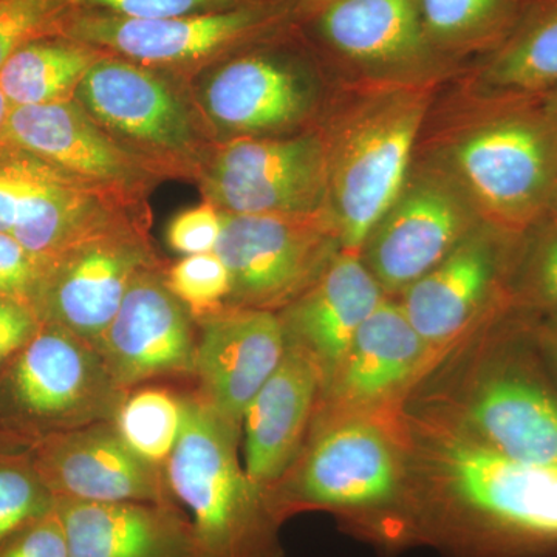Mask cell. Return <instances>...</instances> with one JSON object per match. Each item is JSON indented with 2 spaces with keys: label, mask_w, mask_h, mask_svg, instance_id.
<instances>
[{
  "label": "cell",
  "mask_w": 557,
  "mask_h": 557,
  "mask_svg": "<svg viewBox=\"0 0 557 557\" xmlns=\"http://www.w3.org/2000/svg\"><path fill=\"white\" fill-rule=\"evenodd\" d=\"M398 424L417 544L449 557H557V467L497 453L443 410Z\"/></svg>",
  "instance_id": "obj_1"
},
{
  "label": "cell",
  "mask_w": 557,
  "mask_h": 557,
  "mask_svg": "<svg viewBox=\"0 0 557 557\" xmlns=\"http://www.w3.org/2000/svg\"><path fill=\"white\" fill-rule=\"evenodd\" d=\"M412 160L448 175L491 228L519 236L547 214L557 185V115L542 95L443 84Z\"/></svg>",
  "instance_id": "obj_2"
},
{
  "label": "cell",
  "mask_w": 557,
  "mask_h": 557,
  "mask_svg": "<svg viewBox=\"0 0 557 557\" xmlns=\"http://www.w3.org/2000/svg\"><path fill=\"white\" fill-rule=\"evenodd\" d=\"M269 500L282 522L329 511L381 547L416 544L401 443L372 412H314L298 458Z\"/></svg>",
  "instance_id": "obj_3"
},
{
  "label": "cell",
  "mask_w": 557,
  "mask_h": 557,
  "mask_svg": "<svg viewBox=\"0 0 557 557\" xmlns=\"http://www.w3.org/2000/svg\"><path fill=\"white\" fill-rule=\"evenodd\" d=\"M442 86H336L319 129L327 152V209L346 251L359 252L397 196Z\"/></svg>",
  "instance_id": "obj_4"
},
{
  "label": "cell",
  "mask_w": 557,
  "mask_h": 557,
  "mask_svg": "<svg viewBox=\"0 0 557 557\" xmlns=\"http://www.w3.org/2000/svg\"><path fill=\"white\" fill-rule=\"evenodd\" d=\"M215 141L288 137L321 123L336 86L295 24L190 83Z\"/></svg>",
  "instance_id": "obj_5"
},
{
  "label": "cell",
  "mask_w": 557,
  "mask_h": 557,
  "mask_svg": "<svg viewBox=\"0 0 557 557\" xmlns=\"http://www.w3.org/2000/svg\"><path fill=\"white\" fill-rule=\"evenodd\" d=\"M182 395L185 421L164 471L172 494L188 508L200 557H284V522L242 468L240 431L194 388Z\"/></svg>",
  "instance_id": "obj_6"
},
{
  "label": "cell",
  "mask_w": 557,
  "mask_h": 557,
  "mask_svg": "<svg viewBox=\"0 0 557 557\" xmlns=\"http://www.w3.org/2000/svg\"><path fill=\"white\" fill-rule=\"evenodd\" d=\"M73 100L161 180L197 183L219 145L189 83L123 58L98 61Z\"/></svg>",
  "instance_id": "obj_7"
},
{
  "label": "cell",
  "mask_w": 557,
  "mask_h": 557,
  "mask_svg": "<svg viewBox=\"0 0 557 557\" xmlns=\"http://www.w3.org/2000/svg\"><path fill=\"white\" fill-rule=\"evenodd\" d=\"M127 394L97 348L42 322L0 372V445L30 450L51 435L113 421Z\"/></svg>",
  "instance_id": "obj_8"
},
{
  "label": "cell",
  "mask_w": 557,
  "mask_h": 557,
  "mask_svg": "<svg viewBox=\"0 0 557 557\" xmlns=\"http://www.w3.org/2000/svg\"><path fill=\"white\" fill-rule=\"evenodd\" d=\"M296 27L338 87L442 86L461 73L432 49L417 0H302Z\"/></svg>",
  "instance_id": "obj_9"
},
{
  "label": "cell",
  "mask_w": 557,
  "mask_h": 557,
  "mask_svg": "<svg viewBox=\"0 0 557 557\" xmlns=\"http://www.w3.org/2000/svg\"><path fill=\"white\" fill-rule=\"evenodd\" d=\"M300 3L258 0L234 10L150 21L75 11L62 35L190 84L211 65L295 24Z\"/></svg>",
  "instance_id": "obj_10"
},
{
  "label": "cell",
  "mask_w": 557,
  "mask_h": 557,
  "mask_svg": "<svg viewBox=\"0 0 557 557\" xmlns=\"http://www.w3.org/2000/svg\"><path fill=\"white\" fill-rule=\"evenodd\" d=\"M500 344L449 409L486 446L527 463L557 467V384L534 350L519 310Z\"/></svg>",
  "instance_id": "obj_11"
},
{
  "label": "cell",
  "mask_w": 557,
  "mask_h": 557,
  "mask_svg": "<svg viewBox=\"0 0 557 557\" xmlns=\"http://www.w3.org/2000/svg\"><path fill=\"white\" fill-rule=\"evenodd\" d=\"M222 220L215 252L230 271L225 307L234 309H287L344 249L329 209L306 214L222 212Z\"/></svg>",
  "instance_id": "obj_12"
},
{
  "label": "cell",
  "mask_w": 557,
  "mask_h": 557,
  "mask_svg": "<svg viewBox=\"0 0 557 557\" xmlns=\"http://www.w3.org/2000/svg\"><path fill=\"white\" fill-rule=\"evenodd\" d=\"M483 225L448 175L412 160L401 188L369 231L359 256L386 296L397 298Z\"/></svg>",
  "instance_id": "obj_13"
},
{
  "label": "cell",
  "mask_w": 557,
  "mask_h": 557,
  "mask_svg": "<svg viewBox=\"0 0 557 557\" xmlns=\"http://www.w3.org/2000/svg\"><path fill=\"white\" fill-rule=\"evenodd\" d=\"M196 185L205 200L228 214L327 209V152L321 129L219 143Z\"/></svg>",
  "instance_id": "obj_14"
},
{
  "label": "cell",
  "mask_w": 557,
  "mask_h": 557,
  "mask_svg": "<svg viewBox=\"0 0 557 557\" xmlns=\"http://www.w3.org/2000/svg\"><path fill=\"white\" fill-rule=\"evenodd\" d=\"M149 230H120L51 259L33 304L40 321L95 346L139 278L170 265Z\"/></svg>",
  "instance_id": "obj_15"
},
{
  "label": "cell",
  "mask_w": 557,
  "mask_h": 557,
  "mask_svg": "<svg viewBox=\"0 0 557 557\" xmlns=\"http://www.w3.org/2000/svg\"><path fill=\"white\" fill-rule=\"evenodd\" d=\"M516 237L480 226L395 298L429 346L448 343L509 309L507 273Z\"/></svg>",
  "instance_id": "obj_16"
},
{
  "label": "cell",
  "mask_w": 557,
  "mask_h": 557,
  "mask_svg": "<svg viewBox=\"0 0 557 557\" xmlns=\"http://www.w3.org/2000/svg\"><path fill=\"white\" fill-rule=\"evenodd\" d=\"M166 269L139 278L94 346L129 392L152 381L194 379L197 324L164 284Z\"/></svg>",
  "instance_id": "obj_17"
},
{
  "label": "cell",
  "mask_w": 557,
  "mask_h": 557,
  "mask_svg": "<svg viewBox=\"0 0 557 557\" xmlns=\"http://www.w3.org/2000/svg\"><path fill=\"white\" fill-rule=\"evenodd\" d=\"M197 395L231 428L278 368L288 341L274 311L223 307L197 319Z\"/></svg>",
  "instance_id": "obj_18"
},
{
  "label": "cell",
  "mask_w": 557,
  "mask_h": 557,
  "mask_svg": "<svg viewBox=\"0 0 557 557\" xmlns=\"http://www.w3.org/2000/svg\"><path fill=\"white\" fill-rule=\"evenodd\" d=\"M28 453L57 500L180 505L164 468L137 456L112 421L51 435Z\"/></svg>",
  "instance_id": "obj_19"
},
{
  "label": "cell",
  "mask_w": 557,
  "mask_h": 557,
  "mask_svg": "<svg viewBox=\"0 0 557 557\" xmlns=\"http://www.w3.org/2000/svg\"><path fill=\"white\" fill-rule=\"evenodd\" d=\"M0 143L86 182L143 199L163 182L113 141L75 100L11 108Z\"/></svg>",
  "instance_id": "obj_20"
},
{
  "label": "cell",
  "mask_w": 557,
  "mask_h": 557,
  "mask_svg": "<svg viewBox=\"0 0 557 557\" xmlns=\"http://www.w3.org/2000/svg\"><path fill=\"white\" fill-rule=\"evenodd\" d=\"M322 387L317 362L288 343L281 364L245 410V471L267 496L298 458Z\"/></svg>",
  "instance_id": "obj_21"
},
{
  "label": "cell",
  "mask_w": 557,
  "mask_h": 557,
  "mask_svg": "<svg viewBox=\"0 0 557 557\" xmlns=\"http://www.w3.org/2000/svg\"><path fill=\"white\" fill-rule=\"evenodd\" d=\"M431 347L410 324L398 300L384 299L358 330L343 361L322 388L314 412H372L412 379Z\"/></svg>",
  "instance_id": "obj_22"
},
{
  "label": "cell",
  "mask_w": 557,
  "mask_h": 557,
  "mask_svg": "<svg viewBox=\"0 0 557 557\" xmlns=\"http://www.w3.org/2000/svg\"><path fill=\"white\" fill-rule=\"evenodd\" d=\"M69 557H200L182 505L57 500Z\"/></svg>",
  "instance_id": "obj_23"
},
{
  "label": "cell",
  "mask_w": 557,
  "mask_h": 557,
  "mask_svg": "<svg viewBox=\"0 0 557 557\" xmlns=\"http://www.w3.org/2000/svg\"><path fill=\"white\" fill-rule=\"evenodd\" d=\"M386 298L359 252L343 249L324 274L277 314L288 343L317 362L325 386L358 330Z\"/></svg>",
  "instance_id": "obj_24"
},
{
  "label": "cell",
  "mask_w": 557,
  "mask_h": 557,
  "mask_svg": "<svg viewBox=\"0 0 557 557\" xmlns=\"http://www.w3.org/2000/svg\"><path fill=\"white\" fill-rule=\"evenodd\" d=\"M469 89L545 95L557 87V0H525L504 42L456 76Z\"/></svg>",
  "instance_id": "obj_25"
},
{
  "label": "cell",
  "mask_w": 557,
  "mask_h": 557,
  "mask_svg": "<svg viewBox=\"0 0 557 557\" xmlns=\"http://www.w3.org/2000/svg\"><path fill=\"white\" fill-rule=\"evenodd\" d=\"M104 57V51L70 36L36 39L14 51L0 67V89L13 108L70 101Z\"/></svg>",
  "instance_id": "obj_26"
},
{
  "label": "cell",
  "mask_w": 557,
  "mask_h": 557,
  "mask_svg": "<svg viewBox=\"0 0 557 557\" xmlns=\"http://www.w3.org/2000/svg\"><path fill=\"white\" fill-rule=\"evenodd\" d=\"M525 0H417L432 49L460 70L497 49L515 27Z\"/></svg>",
  "instance_id": "obj_27"
},
{
  "label": "cell",
  "mask_w": 557,
  "mask_h": 557,
  "mask_svg": "<svg viewBox=\"0 0 557 557\" xmlns=\"http://www.w3.org/2000/svg\"><path fill=\"white\" fill-rule=\"evenodd\" d=\"M75 175L0 143V233L35 247L58 194Z\"/></svg>",
  "instance_id": "obj_28"
},
{
  "label": "cell",
  "mask_w": 557,
  "mask_h": 557,
  "mask_svg": "<svg viewBox=\"0 0 557 557\" xmlns=\"http://www.w3.org/2000/svg\"><path fill=\"white\" fill-rule=\"evenodd\" d=\"M183 421L182 392L141 386L126 395L112 423L137 456L164 468L177 446Z\"/></svg>",
  "instance_id": "obj_29"
},
{
  "label": "cell",
  "mask_w": 557,
  "mask_h": 557,
  "mask_svg": "<svg viewBox=\"0 0 557 557\" xmlns=\"http://www.w3.org/2000/svg\"><path fill=\"white\" fill-rule=\"evenodd\" d=\"M507 298L509 309L557 310V219L548 212L512 244Z\"/></svg>",
  "instance_id": "obj_30"
},
{
  "label": "cell",
  "mask_w": 557,
  "mask_h": 557,
  "mask_svg": "<svg viewBox=\"0 0 557 557\" xmlns=\"http://www.w3.org/2000/svg\"><path fill=\"white\" fill-rule=\"evenodd\" d=\"M57 511L28 450L0 445V544Z\"/></svg>",
  "instance_id": "obj_31"
},
{
  "label": "cell",
  "mask_w": 557,
  "mask_h": 557,
  "mask_svg": "<svg viewBox=\"0 0 557 557\" xmlns=\"http://www.w3.org/2000/svg\"><path fill=\"white\" fill-rule=\"evenodd\" d=\"M164 284L194 321L222 310L231 295L230 271L215 251L183 256L170 263Z\"/></svg>",
  "instance_id": "obj_32"
},
{
  "label": "cell",
  "mask_w": 557,
  "mask_h": 557,
  "mask_svg": "<svg viewBox=\"0 0 557 557\" xmlns=\"http://www.w3.org/2000/svg\"><path fill=\"white\" fill-rule=\"evenodd\" d=\"M73 0H0V67L33 40L62 35Z\"/></svg>",
  "instance_id": "obj_33"
},
{
  "label": "cell",
  "mask_w": 557,
  "mask_h": 557,
  "mask_svg": "<svg viewBox=\"0 0 557 557\" xmlns=\"http://www.w3.org/2000/svg\"><path fill=\"white\" fill-rule=\"evenodd\" d=\"M255 2L258 0H73L76 11L145 21L215 13Z\"/></svg>",
  "instance_id": "obj_34"
},
{
  "label": "cell",
  "mask_w": 557,
  "mask_h": 557,
  "mask_svg": "<svg viewBox=\"0 0 557 557\" xmlns=\"http://www.w3.org/2000/svg\"><path fill=\"white\" fill-rule=\"evenodd\" d=\"M50 262L0 233V298L25 300L33 307Z\"/></svg>",
  "instance_id": "obj_35"
},
{
  "label": "cell",
  "mask_w": 557,
  "mask_h": 557,
  "mask_svg": "<svg viewBox=\"0 0 557 557\" xmlns=\"http://www.w3.org/2000/svg\"><path fill=\"white\" fill-rule=\"evenodd\" d=\"M222 226V212L203 200V203L185 209L171 220L166 231L168 245L183 256L215 251Z\"/></svg>",
  "instance_id": "obj_36"
},
{
  "label": "cell",
  "mask_w": 557,
  "mask_h": 557,
  "mask_svg": "<svg viewBox=\"0 0 557 557\" xmlns=\"http://www.w3.org/2000/svg\"><path fill=\"white\" fill-rule=\"evenodd\" d=\"M42 327V321L30 304L0 298V372L27 346Z\"/></svg>",
  "instance_id": "obj_37"
},
{
  "label": "cell",
  "mask_w": 557,
  "mask_h": 557,
  "mask_svg": "<svg viewBox=\"0 0 557 557\" xmlns=\"http://www.w3.org/2000/svg\"><path fill=\"white\" fill-rule=\"evenodd\" d=\"M0 557H69L57 511L0 544Z\"/></svg>",
  "instance_id": "obj_38"
},
{
  "label": "cell",
  "mask_w": 557,
  "mask_h": 557,
  "mask_svg": "<svg viewBox=\"0 0 557 557\" xmlns=\"http://www.w3.org/2000/svg\"><path fill=\"white\" fill-rule=\"evenodd\" d=\"M525 319L528 335L548 375L557 384V310H519Z\"/></svg>",
  "instance_id": "obj_39"
},
{
  "label": "cell",
  "mask_w": 557,
  "mask_h": 557,
  "mask_svg": "<svg viewBox=\"0 0 557 557\" xmlns=\"http://www.w3.org/2000/svg\"><path fill=\"white\" fill-rule=\"evenodd\" d=\"M11 108H13V106H11V102L7 100L5 95H3L2 89H0V138H2L3 129H5Z\"/></svg>",
  "instance_id": "obj_40"
},
{
  "label": "cell",
  "mask_w": 557,
  "mask_h": 557,
  "mask_svg": "<svg viewBox=\"0 0 557 557\" xmlns=\"http://www.w3.org/2000/svg\"><path fill=\"white\" fill-rule=\"evenodd\" d=\"M542 97H544V101L545 104H547V108L552 110L555 115H557V87L556 89L548 91V94L542 95Z\"/></svg>",
  "instance_id": "obj_41"
},
{
  "label": "cell",
  "mask_w": 557,
  "mask_h": 557,
  "mask_svg": "<svg viewBox=\"0 0 557 557\" xmlns=\"http://www.w3.org/2000/svg\"><path fill=\"white\" fill-rule=\"evenodd\" d=\"M547 212L549 215H553V218L557 219V185H556L555 196H553L552 205H549Z\"/></svg>",
  "instance_id": "obj_42"
}]
</instances>
